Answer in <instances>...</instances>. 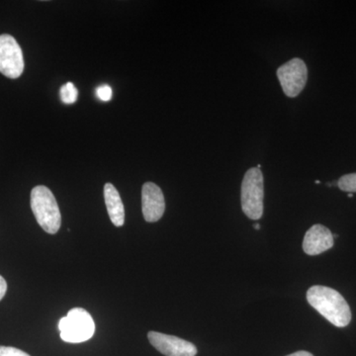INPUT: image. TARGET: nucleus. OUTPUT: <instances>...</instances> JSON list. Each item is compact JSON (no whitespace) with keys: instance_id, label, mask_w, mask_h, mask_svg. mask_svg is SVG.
<instances>
[{"instance_id":"obj_2","label":"nucleus","mask_w":356,"mask_h":356,"mask_svg":"<svg viewBox=\"0 0 356 356\" xmlns=\"http://www.w3.org/2000/svg\"><path fill=\"white\" fill-rule=\"evenodd\" d=\"M31 209L36 221L46 233L55 235L62 224V215L55 196L48 187L38 185L31 191Z\"/></svg>"},{"instance_id":"obj_6","label":"nucleus","mask_w":356,"mask_h":356,"mask_svg":"<svg viewBox=\"0 0 356 356\" xmlns=\"http://www.w3.org/2000/svg\"><path fill=\"white\" fill-rule=\"evenodd\" d=\"M276 74L282 86L283 92L288 97H297L305 88L308 69L305 62L301 58H292L286 64L281 65Z\"/></svg>"},{"instance_id":"obj_13","label":"nucleus","mask_w":356,"mask_h":356,"mask_svg":"<svg viewBox=\"0 0 356 356\" xmlns=\"http://www.w3.org/2000/svg\"><path fill=\"white\" fill-rule=\"evenodd\" d=\"M96 95L102 102H109L112 98V88H110L108 84H103V86H98L96 88Z\"/></svg>"},{"instance_id":"obj_5","label":"nucleus","mask_w":356,"mask_h":356,"mask_svg":"<svg viewBox=\"0 0 356 356\" xmlns=\"http://www.w3.org/2000/svg\"><path fill=\"white\" fill-rule=\"evenodd\" d=\"M22 49L11 35H0V72L8 79H16L24 72Z\"/></svg>"},{"instance_id":"obj_11","label":"nucleus","mask_w":356,"mask_h":356,"mask_svg":"<svg viewBox=\"0 0 356 356\" xmlns=\"http://www.w3.org/2000/svg\"><path fill=\"white\" fill-rule=\"evenodd\" d=\"M60 99L65 104H74L79 97V90L72 83H67L62 86L60 91Z\"/></svg>"},{"instance_id":"obj_9","label":"nucleus","mask_w":356,"mask_h":356,"mask_svg":"<svg viewBox=\"0 0 356 356\" xmlns=\"http://www.w3.org/2000/svg\"><path fill=\"white\" fill-rule=\"evenodd\" d=\"M334 245L332 232L323 225H314L304 236L303 250L309 255L323 254Z\"/></svg>"},{"instance_id":"obj_19","label":"nucleus","mask_w":356,"mask_h":356,"mask_svg":"<svg viewBox=\"0 0 356 356\" xmlns=\"http://www.w3.org/2000/svg\"><path fill=\"white\" fill-rule=\"evenodd\" d=\"M315 184H321V182H320V181H318V180H316Z\"/></svg>"},{"instance_id":"obj_15","label":"nucleus","mask_w":356,"mask_h":356,"mask_svg":"<svg viewBox=\"0 0 356 356\" xmlns=\"http://www.w3.org/2000/svg\"><path fill=\"white\" fill-rule=\"evenodd\" d=\"M7 291V283L6 280L0 275V301L6 296Z\"/></svg>"},{"instance_id":"obj_17","label":"nucleus","mask_w":356,"mask_h":356,"mask_svg":"<svg viewBox=\"0 0 356 356\" xmlns=\"http://www.w3.org/2000/svg\"><path fill=\"white\" fill-rule=\"evenodd\" d=\"M254 229H257V231H259V229H261V226H259V224H255Z\"/></svg>"},{"instance_id":"obj_3","label":"nucleus","mask_w":356,"mask_h":356,"mask_svg":"<svg viewBox=\"0 0 356 356\" xmlns=\"http://www.w3.org/2000/svg\"><path fill=\"white\" fill-rule=\"evenodd\" d=\"M264 175L257 168L245 172L241 189L243 212L250 220L261 219L264 215Z\"/></svg>"},{"instance_id":"obj_1","label":"nucleus","mask_w":356,"mask_h":356,"mask_svg":"<svg viewBox=\"0 0 356 356\" xmlns=\"http://www.w3.org/2000/svg\"><path fill=\"white\" fill-rule=\"evenodd\" d=\"M307 300L309 304L331 324L337 327H344L350 325V306L341 293L337 290L316 285L307 291Z\"/></svg>"},{"instance_id":"obj_10","label":"nucleus","mask_w":356,"mask_h":356,"mask_svg":"<svg viewBox=\"0 0 356 356\" xmlns=\"http://www.w3.org/2000/svg\"><path fill=\"white\" fill-rule=\"evenodd\" d=\"M104 199L107 212L114 226L122 227L125 222V208L120 197V194L114 185L106 184L104 186Z\"/></svg>"},{"instance_id":"obj_8","label":"nucleus","mask_w":356,"mask_h":356,"mask_svg":"<svg viewBox=\"0 0 356 356\" xmlns=\"http://www.w3.org/2000/svg\"><path fill=\"white\" fill-rule=\"evenodd\" d=\"M142 209L145 220L149 222H158L165 210V196L158 185L146 182L142 189Z\"/></svg>"},{"instance_id":"obj_16","label":"nucleus","mask_w":356,"mask_h":356,"mask_svg":"<svg viewBox=\"0 0 356 356\" xmlns=\"http://www.w3.org/2000/svg\"><path fill=\"white\" fill-rule=\"evenodd\" d=\"M287 356H314L312 353H308V351H297V353H292V355H289Z\"/></svg>"},{"instance_id":"obj_18","label":"nucleus","mask_w":356,"mask_h":356,"mask_svg":"<svg viewBox=\"0 0 356 356\" xmlns=\"http://www.w3.org/2000/svg\"><path fill=\"white\" fill-rule=\"evenodd\" d=\"M348 197H350V198H353V193H350V194H348Z\"/></svg>"},{"instance_id":"obj_12","label":"nucleus","mask_w":356,"mask_h":356,"mask_svg":"<svg viewBox=\"0 0 356 356\" xmlns=\"http://www.w3.org/2000/svg\"><path fill=\"white\" fill-rule=\"evenodd\" d=\"M337 186L341 191L353 193L356 192V172L343 175L337 181Z\"/></svg>"},{"instance_id":"obj_4","label":"nucleus","mask_w":356,"mask_h":356,"mask_svg":"<svg viewBox=\"0 0 356 356\" xmlns=\"http://www.w3.org/2000/svg\"><path fill=\"white\" fill-rule=\"evenodd\" d=\"M60 339L65 343H79L88 341L95 332V324L88 311L74 308L58 323Z\"/></svg>"},{"instance_id":"obj_14","label":"nucleus","mask_w":356,"mask_h":356,"mask_svg":"<svg viewBox=\"0 0 356 356\" xmlns=\"http://www.w3.org/2000/svg\"><path fill=\"white\" fill-rule=\"evenodd\" d=\"M0 356H30L24 351L11 346H0Z\"/></svg>"},{"instance_id":"obj_7","label":"nucleus","mask_w":356,"mask_h":356,"mask_svg":"<svg viewBox=\"0 0 356 356\" xmlns=\"http://www.w3.org/2000/svg\"><path fill=\"white\" fill-rule=\"evenodd\" d=\"M147 339L152 346L165 356H195L197 348L193 343L179 337L161 334L158 332H149Z\"/></svg>"}]
</instances>
